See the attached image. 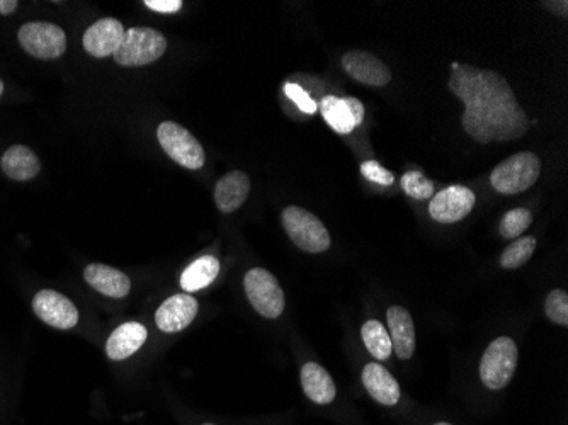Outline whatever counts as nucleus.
Masks as SVG:
<instances>
[{
  "instance_id": "1",
  "label": "nucleus",
  "mask_w": 568,
  "mask_h": 425,
  "mask_svg": "<svg viewBox=\"0 0 568 425\" xmlns=\"http://www.w3.org/2000/svg\"><path fill=\"white\" fill-rule=\"evenodd\" d=\"M448 87L465 104L461 125L475 142H511L529 130L528 114L497 72L460 63L451 72Z\"/></svg>"
},
{
  "instance_id": "2",
  "label": "nucleus",
  "mask_w": 568,
  "mask_h": 425,
  "mask_svg": "<svg viewBox=\"0 0 568 425\" xmlns=\"http://www.w3.org/2000/svg\"><path fill=\"white\" fill-rule=\"evenodd\" d=\"M541 174V160L536 153L521 152L497 165L490 174L495 191L506 196L524 193L534 186Z\"/></svg>"
},
{
  "instance_id": "3",
  "label": "nucleus",
  "mask_w": 568,
  "mask_h": 425,
  "mask_svg": "<svg viewBox=\"0 0 568 425\" xmlns=\"http://www.w3.org/2000/svg\"><path fill=\"white\" fill-rule=\"evenodd\" d=\"M284 232L291 242L308 254H322L330 247L329 230L317 216L300 206H288L281 215Z\"/></svg>"
},
{
  "instance_id": "4",
  "label": "nucleus",
  "mask_w": 568,
  "mask_h": 425,
  "mask_svg": "<svg viewBox=\"0 0 568 425\" xmlns=\"http://www.w3.org/2000/svg\"><path fill=\"white\" fill-rule=\"evenodd\" d=\"M165 50L167 40L157 29L131 28L113 57L121 67H143L164 57Z\"/></svg>"
},
{
  "instance_id": "5",
  "label": "nucleus",
  "mask_w": 568,
  "mask_h": 425,
  "mask_svg": "<svg viewBox=\"0 0 568 425\" xmlns=\"http://www.w3.org/2000/svg\"><path fill=\"white\" fill-rule=\"evenodd\" d=\"M516 342L511 337H499L483 352L480 363V380L489 390H504L516 373Z\"/></svg>"
},
{
  "instance_id": "6",
  "label": "nucleus",
  "mask_w": 568,
  "mask_h": 425,
  "mask_svg": "<svg viewBox=\"0 0 568 425\" xmlns=\"http://www.w3.org/2000/svg\"><path fill=\"white\" fill-rule=\"evenodd\" d=\"M245 295L250 305L264 318H278L284 312V293L271 272L254 267L244 278Z\"/></svg>"
},
{
  "instance_id": "7",
  "label": "nucleus",
  "mask_w": 568,
  "mask_h": 425,
  "mask_svg": "<svg viewBox=\"0 0 568 425\" xmlns=\"http://www.w3.org/2000/svg\"><path fill=\"white\" fill-rule=\"evenodd\" d=\"M160 147L184 169L198 170L205 165V150L196 136L174 121H165L157 130Z\"/></svg>"
},
{
  "instance_id": "8",
  "label": "nucleus",
  "mask_w": 568,
  "mask_h": 425,
  "mask_svg": "<svg viewBox=\"0 0 568 425\" xmlns=\"http://www.w3.org/2000/svg\"><path fill=\"white\" fill-rule=\"evenodd\" d=\"M19 45L38 60H57L67 51V34L52 23H26L18 33Z\"/></svg>"
},
{
  "instance_id": "9",
  "label": "nucleus",
  "mask_w": 568,
  "mask_h": 425,
  "mask_svg": "<svg viewBox=\"0 0 568 425\" xmlns=\"http://www.w3.org/2000/svg\"><path fill=\"white\" fill-rule=\"evenodd\" d=\"M33 312L53 329L70 330L79 323V310L67 296L55 289H41L33 298Z\"/></svg>"
},
{
  "instance_id": "10",
  "label": "nucleus",
  "mask_w": 568,
  "mask_h": 425,
  "mask_svg": "<svg viewBox=\"0 0 568 425\" xmlns=\"http://www.w3.org/2000/svg\"><path fill=\"white\" fill-rule=\"evenodd\" d=\"M475 203H477V196L472 189L456 184L432 196L429 213H431L432 220L449 225V223H456L470 215Z\"/></svg>"
},
{
  "instance_id": "11",
  "label": "nucleus",
  "mask_w": 568,
  "mask_h": 425,
  "mask_svg": "<svg viewBox=\"0 0 568 425\" xmlns=\"http://www.w3.org/2000/svg\"><path fill=\"white\" fill-rule=\"evenodd\" d=\"M199 305L196 298L189 293L171 296L159 306L155 313V323L160 332L177 334L189 327L198 315Z\"/></svg>"
},
{
  "instance_id": "12",
  "label": "nucleus",
  "mask_w": 568,
  "mask_h": 425,
  "mask_svg": "<svg viewBox=\"0 0 568 425\" xmlns=\"http://www.w3.org/2000/svg\"><path fill=\"white\" fill-rule=\"evenodd\" d=\"M342 67L354 80L371 87H385L392 80L390 68L368 51H347L342 57Z\"/></svg>"
},
{
  "instance_id": "13",
  "label": "nucleus",
  "mask_w": 568,
  "mask_h": 425,
  "mask_svg": "<svg viewBox=\"0 0 568 425\" xmlns=\"http://www.w3.org/2000/svg\"><path fill=\"white\" fill-rule=\"evenodd\" d=\"M123 38V24L114 17H104L87 29L82 38V45L92 57L106 58L114 55V51L120 48Z\"/></svg>"
},
{
  "instance_id": "14",
  "label": "nucleus",
  "mask_w": 568,
  "mask_h": 425,
  "mask_svg": "<svg viewBox=\"0 0 568 425\" xmlns=\"http://www.w3.org/2000/svg\"><path fill=\"white\" fill-rule=\"evenodd\" d=\"M84 279L92 289H96L97 293L114 300H121L130 295L131 279L125 272L106 264H89L84 269Z\"/></svg>"
},
{
  "instance_id": "15",
  "label": "nucleus",
  "mask_w": 568,
  "mask_h": 425,
  "mask_svg": "<svg viewBox=\"0 0 568 425\" xmlns=\"http://www.w3.org/2000/svg\"><path fill=\"white\" fill-rule=\"evenodd\" d=\"M388 334L392 339L398 359H410L415 352V325L404 306L393 305L388 308Z\"/></svg>"
},
{
  "instance_id": "16",
  "label": "nucleus",
  "mask_w": 568,
  "mask_h": 425,
  "mask_svg": "<svg viewBox=\"0 0 568 425\" xmlns=\"http://www.w3.org/2000/svg\"><path fill=\"white\" fill-rule=\"evenodd\" d=\"M148 332L140 322H126L109 335L106 354L111 361H123L137 354L147 342Z\"/></svg>"
},
{
  "instance_id": "17",
  "label": "nucleus",
  "mask_w": 568,
  "mask_h": 425,
  "mask_svg": "<svg viewBox=\"0 0 568 425\" xmlns=\"http://www.w3.org/2000/svg\"><path fill=\"white\" fill-rule=\"evenodd\" d=\"M250 193V179L242 170H232L216 182L215 203L218 210L228 215L239 210Z\"/></svg>"
},
{
  "instance_id": "18",
  "label": "nucleus",
  "mask_w": 568,
  "mask_h": 425,
  "mask_svg": "<svg viewBox=\"0 0 568 425\" xmlns=\"http://www.w3.org/2000/svg\"><path fill=\"white\" fill-rule=\"evenodd\" d=\"M363 385L376 402L393 407L400 400V386L387 368L380 363L366 364L363 371Z\"/></svg>"
},
{
  "instance_id": "19",
  "label": "nucleus",
  "mask_w": 568,
  "mask_h": 425,
  "mask_svg": "<svg viewBox=\"0 0 568 425\" xmlns=\"http://www.w3.org/2000/svg\"><path fill=\"white\" fill-rule=\"evenodd\" d=\"M0 167L12 181L26 182L40 174L41 164L38 155L29 147L14 145L2 155Z\"/></svg>"
},
{
  "instance_id": "20",
  "label": "nucleus",
  "mask_w": 568,
  "mask_h": 425,
  "mask_svg": "<svg viewBox=\"0 0 568 425\" xmlns=\"http://www.w3.org/2000/svg\"><path fill=\"white\" fill-rule=\"evenodd\" d=\"M303 391L313 403L329 405L336 400L337 388L327 369L317 363H307L300 373Z\"/></svg>"
},
{
  "instance_id": "21",
  "label": "nucleus",
  "mask_w": 568,
  "mask_h": 425,
  "mask_svg": "<svg viewBox=\"0 0 568 425\" xmlns=\"http://www.w3.org/2000/svg\"><path fill=\"white\" fill-rule=\"evenodd\" d=\"M220 274V261L213 255L199 257L193 264H189L181 276V288L188 291L189 295L194 291L208 288Z\"/></svg>"
},
{
  "instance_id": "22",
  "label": "nucleus",
  "mask_w": 568,
  "mask_h": 425,
  "mask_svg": "<svg viewBox=\"0 0 568 425\" xmlns=\"http://www.w3.org/2000/svg\"><path fill=\"white\" fill-rule=\"evenodd\" d=\"M320 113L324 116L325 121L329 123L332 130L347 135L356 128V121H354L353 113L347 106L344 99H339L336 96H327L320 102Z\"/></svg>"
},
{
  "instance_id": "23",
  "label": "nucleus",
  "mask_w": 568,
  "mask_h": 425,
  "mask_svg": "<svg viewBox=\"0 0 568 425\" xmlns=\"http://www.w3.org/2000/svg\"><path fill=\"white\" fill-rule=\"evenodd\" d=\"M361 335H363L364 346L375 359L387 361L388 357L392 356V339L387 329L383 327V323L378 320H368L363 325Z\"/></svg>"
},
{
  "instance_id": "24",
  "label": "nucleus",
  "mask_w": 568,
  "mask_h": 425,
  "mask_svg": "<svg viewBox=\"0 0 568 425\" xmlns=\"http://www.w3.org/2000/svg\"><path fill=\"white\" fill-rule=\"evenodd\" d=\"M534 250H536V238L534 237H521L517 238L516 242H512L504 254L500 255V266L504 269H517L528 264L529 259L533 257Z\"/></svg>"
},
{
  "instance_id": "25",
  "label": "nucleus",
  "mask_w": 568,
  "mask_h": 425,
  "mask_svg": "<svg viewBox=\"0 0 568 425\" xmlns=\"http://www.w3.org/2000/svg\"><path fill=\"white\" fill-rule=\"evenodd\" d=\"M531 223H533V213L526 208H516L506 213L500 221V235L507 240L521 237L531 227Z\"/></svg>"
},
{
  "instance_id": "26",
  "label": "nucleus",
  "mask_w": 568,
  "mask_h": 425,
  "mask_svg": "<svg viewBox=\"0 0 568 425\" xmlns=\"http://www.w3.org/2000/svg\"><path fill=\"white\" fill-rule=\"evenodd\" d=\"M400 184H402V189H404L407 196L419 199V201L432 198V196L436 194L434 182L429 181L419 170H409V172H405Z\"/></svg>"
},
{
  "instance_id": "27",
  "label": "nucleus",
  "mask_w": 568,
  "mask_h": 425,
  "mask_svg": "<svg viewBox=\"0 0 568 425\" xmlns=\"http://www.w3.org/2000/svg\"><path fill=\"white\" fill-rule=\"evenodd\" d=\"M546 317L551 322L567 327L568 325V295L563 289H553L545 301Z\"/></svg>"
},
{
  "instance_id": "28",
  "label": "nucleus",
  "mask_w": 568,
  "mask_h": 425,
  "mask_svg": "<svg viewBox=\"0 0 568 425\" xmlns=\"http://www.w3.org/2000/svg\"><path fill=\"white\" fill-rule=\"evenodd\" d=\"M361 174H363L368 181L375 182V184H380V186H392L395 182V176H393L390 170L385 169L380 162L376 160H368L361 165Z\"/></svg>"
},
{
  "instance_id": "29",
  "label": "nucleus",
  "mask_w": 568,
  "mask_h": 425,
  "mask_svg": "<svg viewBox=\"0 0 568 425\" xmlns=\"http://www.w3.org/2000/svg\"><path fill=\"white\" fill-rule=\"evenodd\" d=\"M284 94L290 97L291 101L295 102L296 106L302 109L303 113H317V102L313 101L312 96L305 89H302L300 85L284 84Z\"/></svg>"
},
{
  "instance_id": "30",
  "label": "nucleus",
  "mask_w": 568,
  "mask_h": 425,
  "mask_svg": "<svg viewBox=\"0 0 568 425\" xmlns=\"http://www.w3.org/2000/svg\"><path fill=\"white\" fill-rule=\"evenodd\" d=\"M145 6L162 14H174L182 9V0H145Z\"/></svg>"
},
{
  "instance_id": "31",
  "label": "nucleus",
  "mask_w": 568,
  "mask_h": 425,
  "mask_svg": "<svg viewBox=\"0 0 568 425\" xmlns=\"http://www.w3.org/2000/svg\"><path fill=\"white\" fill-rule=\"evenodd\" d=\"M344 101L347 102V106H349V109H351V113H353V118L354 121H356V125H361L364 119V106L363 104H361V101H359V99H356V97H346Z\"/></svg>"
},
{
  "instance_id": "32",
  "label": "nucleus",
  "mask_w": 568,
  "mask_h": 425,
  "mask_svg": "<svg viewBox=\"0 0 568 425\" xmlns=\"http://www.w3.org/2000/svg\"><path fill=\"white\" fill-rule=\"evenodd\" d=\"M18 0H0V16H9L18 9Z\"/></svg>"
},
{
  "instance_id": "33",
  "label": "nucleus",
  "mask_w": 568,
  "mask_h": 425,
  "mask_svg": "<svg viewBox=\"0 0 568 425\" xmlns=\"http://www.w3.org/2000/svg\"><path fill=\"white\" fill-rule=\"evenodd\" d=\"M548 9H551L553 12H560V16L567 17L568 12V2L567 0H562V2H546L545 4Z\"/></svg>"
},
{
  "instance_id": "34",
  "label": "nucleus",
  "mask_w": 568,
  "mask_h": 425,
  "mask_svg": "<svg viewBox=\"0 0 568 425\" xmlns=\"http://www.w3.org/2000/svg\"><path fill=\"white\" fill-rule=\"evenodd\" d=\"M2 94H4V82L0 80V96H2Z\"/></svg>"
},
{
  "instance_id": "35",
  "label": "nucleus",
  "mask_w": 568,
  "mask_h": 425,
  "mask_svg": "<svg viewBox=\"0 0 568 425\" xmlns=\"http://www.w3.org/2000/svg\"><path fill=\"white\" fill-rule=\"evenodd\" d=\"M460 67V63L458 62H453V65H451V68H453V70H456V68Z\"/></svg>"
},
{
  "instance_id": "36",
  "label": "nucleus",
  "mask_w": 568,
  "mask_h": 425,
  "mask_svg": "<svg viewBox=\"0 0 568 425\" xmlns=\"http://www.w3.org/2000/svg\"><path fill=\"white\" fill-rule=\"evenodd\" d=\"M434 425H451V424H448V422H439V424H434Z\"/></svg>"
},
{
  "instance_id": "37",
  "label": "nucleus",
  "mask_w": 568,
  "mask_h": 425,
  "mask_svg": "<svg viewBox=\"0 0 568 425\" xmlns=\"http://www.w3.org/2000/svg\"><path fill=\"white\" fill-rule=\"evenodd\" d=\"M203 425H215V424H203Z\"/></svg>"
}]
</instances>
